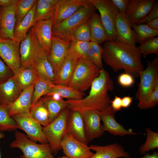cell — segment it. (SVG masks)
<instances>
[{
	"instance_id": "obj_1",
	"label": "cell",
	"mask_w": 158,
	"mask_h": 158,
	"mask_svg": "<svg viewBox=\"0 0 158 158\" xmlns=\"http://www.w3.org/2000/svg\"><path fill=\"white\" fill-rule=\"evenodd\" d=\"M104 63L115 72L123 70L134 77L144 69L141 54L138 47L116 41H107L102 47Z\"/></svg>"
},
{
	"instance_id": "obj_2",
	"label": "cell",
	"mask_w": 158,
	"mask_h": 158,
	"mask_svg": "<svg viewBox=\"0 0 158 158\" xmlns=\"http://www.w3.org/2000/svg\"><path fill=\"white\" fill-rule=\"evenodd\" d=\"M89 95L79 100L67 99L68 108L79 112L88 110L100 112L111 105V100L108 94L114 88L113 80L108 72L102 68L99 75L92 83Z\"/></svg>"
},
{
	"instance_id": "obj_3",
	"label": "cell",
	"mask_w": 158,
	"mask_h": 158,
	"mask_svg": "<svg viewBox=\"0 0 158 158\" xmlns=\"http://www.w3.org/2000/svg\"><path fill=\"white\" fill-rule=\"evenodd\" d=\"M100 69L87 58L78 57L68 86L81 92L87 91L99 75Z\"/></svg>"
},
{
	"instance_id": "obj_4",
	"label": "cell",
	"mask_w": 158,
	"mask_h": 158,
	"mask_svg": "<svg viewBox=\"0 0 158 158\" xmlns=\"http://www.w3.org/2000/svg\"><path fill=\"white\" fill-rule=\"evenodd\" d=\"M96 10L89 1L88 3L71 17L53 26L52 35L68 39L78 27L89 20Z\"/></svg>"
},
{
	"instance_id": "obj_5",
	"label": "cell",
	"mask_w": 158,
	"mask_h": 158,
	"mask_svg": "<svg viewBox=\"0 0 158 158\" xmlns=\"http://www.w3.org/2000/svg\"><path fill=\"white\" fill-rule=\"evenodd\" d=\"M70 110L65 108L43 131L53 154L56 155L62 150L61 143L66 134L67 122Z\"/></svg>"
},
{
	"instance_id": "obj_6",
	"label": "cell",
	"mask_w": 158,
	"mask_h": 158,
	"mask_svg": "<svg viewBox=\"0 0 158 158\" xmlns=\"http://www.w3.org/2000/svg\"><path fill=\"white\" fill-rule=\"evenodd\" d=\"M15 139L10 144L11 148H18L23 155L20 158H54L48 143L37 144L30 140L24 133L16 130Z\"/></svg>"
},
{
	"instance_id": "obj_7",
	"label": "cell",
	"mask_w": 158,
	"mask_h": 158,
	"mask_svg": "<svg viewBox=\"0 0 158 158\" xmlns=\"http://www.w3.org/2000/svg\"><path fill=\"white\" fill-rule=\"evenodd\" d=\"M147 61L146 68L139 73L140 82L135 94V98L138 101V107L139 108L158 82V57H156L152 61Z\"/></svg>"
},
{
	"instance_id": "obj_8",
	"label": "cell",
	"mask_w": 158,
	"mask_h": 158,
	"mask_svg": "<svg viewBox=\"0 0 158 158\" xmlns=\"http://www.w3.org/2000/svg\"><path fill=\"white\" fill-rule=\"evenodd\" d=\"M89 1L99 12L102 23L106 32L107 41H116L115 21L118 13L111 0Z\"/></svg>"
},
{
	"instance_id": "obj_9",
	"label": "cell",
	"mask_w": 158,
	"mask_h": 158,
	"mask_svg": "<svg viewBox=\"0 0 158 158\" xmlns=\"http://www.w3.org/2000/svg\"><path fill=\"white\" fill-rule=\"evenodd\" d=\"M16 123L17 128L24 131L30 140L41 143H48L43 131V127L28 114H15L12 116Z\"/></svg>"
},
{
	"instance_id": "obj_10",
	"label": "cell",
	"mask_w": 158,
	"mask_h": 158,
	"mask_svg": "<svg viewBox=\"0 0 158 158\" xmlns=\"http://www.w3.org/2000/svg\"><path fill=\"white\" fill-rule=\"evenodd\" d=\"M0 58L15 74L22 67L20 43L16 40L0 39Z\"/></svg>"
},
{
	"instance_id": "obj_11",
	"label": "cell",
	"mask_w": 158,
	"mask_h": 158,
	"mask_svg": "<svg viewBox=\"0 0 158 158\" xmlns=\"http://www.w3.org/2000/svg\"><path fill=\"white\" fill-rule=\"evenodd\" d=\"M51 39V47L47 58L55 76L68 53L71 41L53 35Z\"/></svg>"
},
{
	"instance_id": "obj_12",
	"label": "cell",
	"mask_w": 158,
	"mask_h": 158,
	"mask_svg": "<svg viewBox=\"0 0 158 158\" xmlns=\"http://www.w3.org/2000/svg\"><path fill=\"white\" fill-rule=\"evenodd\" d=\"M64 154L68 158H90L94 154L89 146L66 134L61 143Z\"/></svg>"
},
{
	"instance_id": "obj_13",
	"label": "cell",
	"mask_w": 158,
	"mask_h": 158,
	"mask_svg": "<svg viewBox=\"0 0 158 158\" xmlns=\"http://www.w3.org/2000/svg\"><path fill=\"white\" fill-rule=\"evenodd\" d=\"M34 44L35 69L37 74L41 75L48 82L54 84L55 75L53 68L48 59L47 54L40 45L35 35Z\"/></svg>"
},
{
	"instance_id": "obj_14",
	"label": "cell",
	"mask_w": 158,
	"mask_h": 158,
	"mask_svg": "<svg viewBox=\"0 0 158 158\" xmlns=\"http://www.w3.org/2000/svg\"><path fill=\"white\" fill-rule=\"evenodd\" d=\"M155 0H129L125 15L132 26L138 24L152 10Z\"/></svg>"
},
{
	"instance_id": "obj_15",
	"label": "cell",
	"mask_w": 158,
	"mask_h": 158,
	"mask_svg": "<svg viewBox=\"0 0 158 158\" xmlns=\"http://www.w3.org/2000/svg\"><path fill=\"white\" fill-rule=\"evenodd\" d=\"M80 112L83 119L86 135L89 142L104 134V131L101 123L99 111L92 110Z\"/></svg>"
},
{
	"instance_id": "obj_16",
	"label": "cell",
	"mask_w": 158,
	"mask_h": 158,
	"mask_svg": "<svg viewBox=\"0 0 158 158\" xmlns=\"http://www.w3.org/2000/svg\"><path fill=\"white\" fill-rule=\"evenodd\" d=\"M53 20L54 16L47 20L37 21L33 24L30 28L47 55L50 54L51 47Z\"/></svg>"
},
{
	"instance_id": "obj_17",
	"label": "cell",
	"mask_w": 158,
	"mask_h": 158,
	"mask_svg": "<svg viewBox=\"0 0 158 158\" xmlns=\"http://www.w3.org/2000/svg\"><path fill=\"white\" fill-rule=\"evenodd\" d=\"M89 2V0H59L54 16L53 26L69 18Z\"/></svg>"
},
{
	"instance_id": "obj_18",
	"label": "cell",
	"mask_w": 158,
	"mask_h": 158,
	"mask_svg": "<svg viewBox=\"0 0 158 158\" xmlns=\"http://www.w3.org/2000/svg\"><path fill=\"white\" fill-rule=\"evenodd\" d=\"M111 105L104 111L100 112L101 121L103 122V129L115 135L124 136L128 135L139 134L134 132L132 129L127 130L123 126L118 123L115 118L116 113Z\"/></svg>"
},
{
	"instance_id": "obj_19",
	"label": "cell",
	"mask_w": 158,
	"mask_h": 158,
	"mask_svg": "<svg viewBox=\"0 0 158 158\" xmlns=\"http://www.w3.org/2000/svg\"><path fill=\"white\" fill-rule=\"evenodd\" d=\"M15 3L6 6H0V39L16 40L14 36L16 23Z\"/></svg>"
},
{
	"instance_id": "obj_20",
	"label": "cell",
	"mask_w": 158,
	"mask_h": 158,
	"mask_svg": "<svg viewBox=\"0 0 158 158\" xmlns=\"http://www.w3.org/2000/svg\"><path fill=\"white\" fill-rule=\"evenodd\" d=\"M115 30L117 41L136 46L135 35L125 14L118 13L116 19Z\"/></svg>"
},
{
	"instance_id": "obj_21",
	"label": "cell",
	"mask_w": 158,
	"mask_h": 158,
	"mask_svg": "<svg viewBox=\"0 0 158 158\" xmlns=\"http://www.w3.org/2000/svg\"><path fill=\"white\" fill-rule=\"evenodd\" d=\"M66 134L88 145L89 142L86 136L84 122L79 112L70 110L67 122Z\"/></svg>"
},
{
	"instance_id": "obj_22",
	"label": "cell",
	"mask_w": 158,
	"mask_h": 158,
	"mask_svg": "<svg viewBox=\"0 0 158 158\" xmlns=\"http://www.w3.org/2000/svg\"><path fill=\"white\" fill-rule=\"evenodd\" d=\"M34 86V84L23 90L15 101L8 105L10 116L21 114H30Z\"/></svg>"
},
{
	"instance_id": "obj_23",
	"label": "cell",
	"mask_w": 158,
	"mask_h": 158,
	"mask_svg": "<svg viewBox=\"0 0 158 158\" xmlns=\"http://www.w3.org/2000/svg\"><path fill=\"white\" fill-rule=\"evenodd\" d=\"M91 150L95 152L90 158H130V155L121 145L114 143L105 146L92 145L89 146Z\"/></svg>"
},
{
	"instance_id": "obj_24",
	"label": "cell",
	"mask_w": 158,
	"mask_h": 158,
	"mask_svg": "<svg viewBox=\"0 0 158 158\" xmlns=\"http://www.w3.org/2000/svg\"><path fill=\"white\" fill-rule=\"evenodd\" d=\"M78 58L69 50L55 75L54 84L68 86L74 70Z\"/></svg>"
},
{
	"instance_id": "obj_25",
	"label": "cell",
	"mask_w": 158,
	"mask_h": 158,
	"mask_svg": "<svg viewBox=\"0 0 158 158\" xmlns=\"http://www.w3.org/2000/svg\"><path fill=\"white\" fill-rule=\"evenodd\" d=\"M35 34L30 29L20 43V54L22 67L34 66L35 56Z\"/></svg>"
},
{
	"instance_id": "obj_26",
	"label": "cell",
	"mask_w": 158,
	"mask_h": 158,
	"mask_svg": "<svg viewBox=\"0 0 158 158\" xmlns=\"http://www.w3.org/2000/svg\"><path fill=\"white\" fill-rule=\"evenodd\" d=\"M22 92L13 76L0 84V104L9 105L17 99Z\"/></svg>"
},
{
	"instance_id": "obj_27",
	"label": "cell",
	"mask_w": 158,
	"mask_h": 158,
	"mask_svg": "<svg viewBox=\"0 0 158 158\" xmlns=\"http://www.w3.org/2000/svg\"><path fill=\"white\" fill-rule=\"evenodd\" d=\"M88 23L91 33V42L101 45L107 41L106 32L99 14L94 12L89 20Z\"/></svg>"
},
{
	"instance_id": "obj_28",
	"label": "cell",
	"mask_w": 158,
	"mask_h": 158,
	"mask_svg": "<svg viewBox=\"0 0 158 158\" xmlns=\"http://www.w3.org/2000/svg\"><path fill=\"white\" fill-rule=\"evenodd\" d=\"M37 74L34 66L21 67L13 76L19 89L23 90L34 84Z\"/></svg>"
},
{
	"instance_id": "obj_29",
	"label": "cell",
	"mask_w": 158,
	"mask_h": 158,
	"mask_svg": "<svg viewBox=\"0 0 158 158\" xmlns=\"http://www.w3.org/2000/svg\"><path fill=\"white\" fill-rule=\"evenodd\" d=\"M59 0H38L34 15V23L47 20L54 16Z\"/></svg>"
},
{
	"instance_id": "obj_30",
	"label": "cell",
	"mask_w": 158,
	"mask_h": 158,
	"mask_svg": "<svg viewBox=\"0 0 158 158\" xmlns=\"http://www.w3.org/2000/svg\"><path fill=\"white\" fill-rule=\"evenodd\" d=\"M37 2L23 19L15 27L14 31V37L19 43L26 37L28 31L34 23V15L36 9Z\"/></svg>"
},
{
	"instance_id": "obj_31",
	"label": "cell",
	"mask_w": 158,
	"mask_h": 158,
	"mask_svg": "<svg viewBox=\"0 0 158 158\" xmlns=\"http://www.w3.org/2000/svg\"><path fill=\"white\" fill-rule=\"evenodd\" d=\"M31 117L44 127L50 123L48 111L41 98L30 109Z\"/></svg>"
},
{
	"instance_id": "obj_32",
	"label": "cell",
	"mask_w": 158,
	"mask_h": 158,
	"mask_svg": "<svg viewBox=\"0 0 158 158\" xmlns=\"http://www.w3.org/2000/svg\"><path fill=\"white\" fill-rule=\"evenodd\" d=\"M51 83L46 80L41 75L37 74L34 83L31 107L33 106L42 97L52 91Z\"/></svg>"
},
{
	"instance_id": "obj_33",
	"label": "cell",
	"mask_w": 158,
	"mask_h": 158,
	"mask_svg": "<svg viewBox=\"0 0 158 158\" xmlns=\"http://www.w3.org/2000/svg\"><path fill=\"white\" fill-rule=\"evenodd\" d=\"M51 86L52 91L58 93L63 98L68 99H80L84 98L85 95L84 92L68 86L57 85L51 83Z\"/></svg>"
},
{
	"instance_id": "obj_34",
	"label": "cell",
	"mask_w": 158,
	"mask_h": 158,
	"mask_svg": "<svg viewBox=\"0 0 158 158\" xmlns=\"http://www.w3.org/2000/svg\"><path fill=\"white\" fill-rule=\"evenodd\" d=\"M136 36V43L142 44L158 35V30L152 29L145 24H139L132 26Z\"/></svg>"
},
{
	"instance_id": "obj_35",
	"label": "cell",
	"mask_w": 158,
	"mask_h": 158,
	"mask_svg": "<svg viewBox=\"0 0 158 158\" xmlns=\"http://www.w3.org/2000/svg\"><path fill=\"white\" fill-rule=\"evenodd\" d=\"M41 98L48 111L51 122L68 106L66 101H57L48 99L44 96Z\"/></svg>"
},
{
	"instance_id": "obj_36",
	"label": "cell",
	"mask_w": 158,
	"mask_h": 158,
	"mask_svg": "<svg viewBox=\"0 0 158 158\" xmlns=\"http://www.w3.org/2000/svg\"><path fill=\"white\" fill-rule=\"evenodd\" d=\"M17 128L15 121L9 115L8 105L0 104V131L15 130Z\"/></svg>"
},
{
	"instance_id": "obj_37",
	"label": "cell",
	"mask_w": 158,
	"mask_h": 158,
	"mask_svg": "<svg viewBox=\"0 0 158 158\" xmlns=\"http://www.w3.org/2000/svg\"><path fill=\"white\" fill-rule=\"evenodd\" d=\"M37 1L17 0L15 3V27L25 17L34 4L37 2Z\"/></svg>"
},
{
	"instance_id": "obj_38",
	"label": "cell",
	"mask_w": 158,
	"mask_h": 158,
	"mask_svg": "<svg viewBox=\"0 0 158 158\" xmlns=\"http://www.w3.org/2000/svg\"><path fill=\"white\" fill-rule=\"evenodd\" d=\"M145 131L146 134V141L140 146L138 150L141 155L158 148V133L152 131L148 128H146Z\"/></svg>"
},
{
	"instance_id": "obj_39",
	"label": "cell",
	"mask_w": 158,
	"mask_h": 158,
	"mask_svg": "<svg viewBox=\"0 0 158 158\" xmlns=\"http://www.w3.org/2000/svg\"><path fill=\"white\" fill-rule=\"evenodd\" d=\"M102 50V47L100 45L91 42L86 57L100 69L103 68Z\"/></svg>"
},
{
	"instance_id": "obj_40",
	"label": "cell",
	"mask_w": 158,
	"mask_h": 158,
	"mask_svg": "<svg viewBox=\"0 0 158 158\" xmlns=\"http://www.w3.org/2000/svg\"><path fill=\"white\" fill-rule=\"evenodd\" d=\"M68 39L71 41L91 42V33L88 20L78 27Z\"/></svg>"
},
{
	"instance_id": "obj_41",
	"label": "cell",
	"mask_w": 158,
	"mask_h": 158,
	"mask_svg": "<svg viewBox=\"0 0 158 158\" xmlns=\"http://www.w3.org/2000/svg\"><path fill=\"white\" fill-rule=\"evenodd\" d=\"M91 42L76 40L71 41L69 51L77 57H85L90 47Z\"/></svg>"
},
{
	"instance_id": "obj_42",
	"label": "cell",
	"mask_w": 158,
	"mask_h": 158,
	"mask_svg": "<svg viewBox=\"0 0 158 158\" xmlns=\"http://www.w3.org/2000/svg\"><path fill=\"white\" fill-rule=\"evenodd\" d=\"M141 54L144 56L148 54H158V37L150 39L138 47Z\"/></svg>"
},
{
	"instance_id": "obj_43",
	"label": "cell",
	"mask_w": 158,
	"mask_h": 158,
	"mask_svg": "<svg viewBox=\"0 0 158 158\" xmlns=\"http://www.w3.org/2000/svg\"><path fill=\"white\" fill-rule=\"evenodd\" d=\"M158 103V82L146 98L140 108L141 109H146L155 107Z\"/></svg>"
},
{
	"instance_id": "obj_44",
	"label": "cell",
	"mask_w": 158,
	"mask_h": 158,
	"mask_svg": "<svg viewBox=\"0 0 158 158\" xmlns=\"http://www.w3.org/2000/svg\"><path fill=\"white\" fill-rule=\"evenodd\" d=\"M13 75L12 70L0 58V84L5 82Z\"/></svg>"
},
{
	"instance_id": "obj_45",
	"label": "cell",
	"mask_w": 158,
	"mask_h": 158,
	"mask_svg": "<svg viewBox=\"0 0 158 158\" xmlns=\"http://www.w3.org/2000/svg\"><path fill=\"white\" fill-rule=\"evenodd\" d=\"M118 81L119 84L124 87H129L135 83L134 77L130 73L125 72L120 74L118 76Z\"/></svg>"
},
{
	"instance_id": "obj_46",
	"label": "cell",
	"mask_w": 158,
	"mask_h": 158,
	"mask_svg": "<svg viewBox=\"0 0 158 158\" xmlns=\"http://www.w3.org/2000/svg\"><path fill=\"white\" fill-rule=\"evenodd\" d=\"M157 18H158V3L157 1H156L150 12L138 24H146Z\"/></svg>"
},
{
	"instance_id": "obj_47",
	"label": "cell",
	"mask_w": 158,
	"mask_h": 158,
	"mask_svg": "<svg viewBox=\"0 0 158 158\" xmlns=\"http://www.w3.org/2000/svg\"><path fill=\"white\" fill-rule=\"evenodd\" d=\"M118 13L125 14L129 0H111Z\"/></svg>"
},
{
	"instance_id": "obj_48",
	"label": "cell",
	"mask_w": 158,
	"mask_h": 158,
	"mask_svg": "<svg viewBox=\"0 0 158 158\" xmlns=\"http://www.w3.org/2000/svg\"><path fill=\"white\" fill-rule=\"evenodd\" d=\"M111 106L116 112L121 110L122 108L121 98L119 97L115 96L113 100L111 101Z\"/></svg>"
},
{
	"instance_id": "obj_49",
	"label": "cell",
	"mask_w": 158,
	"mask_h": 158,
	"mask_svg": "<svg viewBox=\"0 0 158 158\" xmlns=\"http://www.w3.org/2000/svg\"><path fill=\"white\" fill-rule=\"evenodd\" d=\"M44 97L48 99L57 101H63L64 100L63 98L59 94L53 91H51L47 94L44 96Z\"/></svg>"
},
{
	"instance_id": "obj_50",
	"label": "cell",
	"mask_w": 158,
	"mask_h": 158,
	"mask_svg": "<svg viewBox=\"0 0 158 158\" xmlns=\"http://www.w3.org/2000/svg\"><path fill=\"white\" fill-rule=\"evenodd\" d=\"M122 107L127 108L129 107L132 102V98L129 96H125L121 98Z\"/></svg>"
},
{
	"instance_id": "obj_51",
	"label": "cell",
	"mask_w": 158,
	"mask_h": 158,
	"mask_svg": "<svg viewBox=\"0 0 158 158\" xmlns=\"http://www.w3.org/2000/svg\"><path fill=\"white\" fill-rule=\"evenodd\" d=\"M146 24L152 29L158 30V18L152 20L147 23Z\"/></svg>"
},
{
	"instance_id": "obj_52",
	"label": "cell",
	"mask_w": 158,
	"mask_h": 158,
	"mask_svg": "<svg viewBox=\"0 0 158 158\" xmlns=\"http://www.w3.org/2000/svg\"><path fill=\"white\" fill-rule=\"evenodd\" d=\"M17 0H0V6H5L15 4Z\"/></svg>"
},
{
	"instance_id": "obj_53",
	"label": "cell",
	"mask_w": 158,
	"mask_h": 158,
	"mask_svg": "<svg viewBox=\"0 0 158 158\" xmlns=\"http://www.w3.org/2000/svg\"><path fill=\"white\" fill-rule=\"evenodd\" d=\"M158 158V152L154 151L153 153L151 154L149 153H146L143 157L140 158Z\"/></svg>"
},
{
	"instance_id": "obj_54",
	"label": "cell",
	"mask_w": 158,
	"mask_h": 158,
	"mask_svg": "<svg viewBox=\"0 0 158 158\" xmlns=\"http://www.w3.org/2000/svg\"><path fill=\"white\" fill-rule=\"evenodd\" d=\"M4 134L0 131V140L1 138L4 137ZM0 158H1L0 152Z\"/></svg>"
},
{
	"instance_id": "obj_55",
	"label": "cell",
	"mask_w": 158,
	"mask_h": 158,
	"mask_svg": "<svg viewBox=\"0 0 158 158\" xmlns=\"http://www.w3.org/2000/svg\"><path fill=\"white\" fill-rule=\"evenodd\" d=\"M56 158H68L66 156H63L61 157H58Z\"/></svg>"
},
{
	"instance_id": "obj_56",
	"label": "cell",
	"mask_w": 158,
	"mask_h": 158,
	"mask_svg": "<svg viewBox=\"0 0 158 158\" xmlns=\"http://www.w3.org/2000/svg\"></svg>"
}]
</instances>
